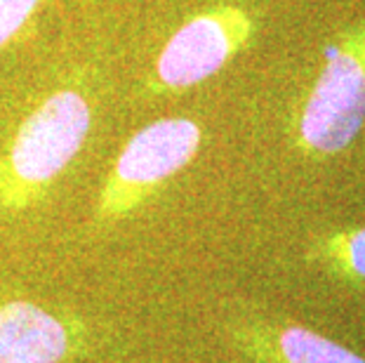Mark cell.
Segmentation results:
<instances>
[{"instance_id":"1","label":"cell","mask_w":365,"mask_h":363,"mask_svg":"<svg viewBox=\"0 0 365 363\" xmlns=\"http://www.w3.org/2000/svg\"><path fill=\"white\" fill-rule=\"evenodd\" d=\"M92 130V106L78 88L54 90L31 111L0 156V210L41 203L76 160Z\"/></svg>"},{"instance_id":"2","label":"cell","mask_w":365,"mask_h":363,"mask_svg":"<svg viewBox=\"0 0 365 363\" xmlns=\"http://www.w3.org/2000/svg\"><path fill=\"white\" fill-rule=\"evenodd\" d=\"M200 126L191 118H160L137 130L123 146L99 191L95 222L113 224L135 213L160 184L196 158Z\"/></svg>"},{"instance_id":"3","label":"cell","mask_w":365,"mask_h":363,"mask_svg":"<svg viewBox=\"0 0 365 363\" xmlns=\"http://www.w3.org/2000/svg\"><path fill=\"white\" fill-rule=\"evenodd\" d=\"M252 19L234 5H217L193 14L163 45L149 81L151 95L196 88L224 68L250 41Z\"/></svg>"},{"instance_id":"4","label":"cell","mask_w":365,"mask_h":363,"mask_svg":"<svg viewBox=\"0 0 365 363\" xmlns=\"http://www.w3.org/2000/svg\"><path fill=\"white\" fill-rule=\"evenodd\" d=\"M365 121V68L346 50L328 45L325 66L299 116V140L335 153L359 135Z\"/></svg>"},{"instance_id":"5","label":"cell","mask_w":365,"mask_h":363,"mask_svg":"<svg viewBox=\"0 0 365 363\" xmlns=\"http://www.w3.org/2000/svg\"><path fill=\"white\" fill-rule=\"evenodd\" d=\"M78 337L59 316L29 300L0 305V363H64Z\"/></svg>"},{"instance_id":"6","label":"cell","mask_w":365,"mask_h":363,"mask_svg":"<svg viewBox=\"0 0 365 363\" xmlns=\"http://www.w3.org/2000/svg\"><path fill=\"white\" fill-rule=\"evenodd\" d=\"M281 352L287 363H365L337 342L304 328H287L281 335Z\"/></svg>"},{"instance_id":"7","label":"cell","mask_w":365,"mask_h":363,"mask_svg":"<svg viewBox=\"0 0 365 363\" xmlns=\"http://www.w3.org/2000/svg\"><path fill=\"white\" fill-rule=\"evenodd\" d=\"M48 0H0V50L24 31Z\"/></svg>"},{"instance_id":"8","label":"cell","mask_w":365,"mask_h":363,"mask_svg":"<svg viewBox=\"0 0 365 363\" xmlns=\"http://www.w3.org/2000/svg\"><path fill=\"white\" fill-rule=\"evenodd\" d=\"M349 260H351V267L356 272L365 276V229L354 234L351 241H349Z\"/></svg>"}]
</instances>
